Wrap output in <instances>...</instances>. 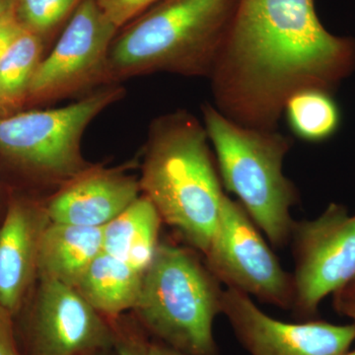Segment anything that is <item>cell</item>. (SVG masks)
Returning <instances> with one entry per match:
<instances>
[{
  "label": "cell",
  "instance_id": "1",
  "mask_svg": "<svg viewBox=\"0 0 355 355\" xmlns=\"http://www.w3.org/2000/svg\"><path fill=\"white\" fill-rule=\"evenodd\" d=\"M354 70L355 40L326 30L313 0H238L209 79L222 114L277 130L291 95L333 92Z\"/></svg>",
  "mask_w": 355,
  "mask_h": 355
},
{
  "label": "cell",
  "instance_id": "2",
  "mask_svg": "<svg viewBox=\"0 0 355 355\" xmlns=\"http://www.w3.org/2000/svg\"><path fill=\"white\" fill-rule=\"evenodd\" d=\"M139 181L141 195L162 221L205 256L224 196L205 125L187 111L156 118L149 127Z\"/></svg>",
  "mask_w": 355,
  "mask_h": 355
},
{
  "label": "cell",
  "instance_id": "3",
  "mask_svg": "<svg viewBox=\"0 0 355 355\" xmlns=\"http://www.w3.org/2000/svg\"><path fill=\"white\" fill-rule=\"evenodd\" d=\"M237 4L238 0H161L114 39L112 81L157 72L209 78Z\"/></svg>",
  "mask_w": 355,
  "mask_h": 355
},
{
  "label": "cell",
  "instance_id": "4",
  "mask_svg": "<svg viewBox=\"0 0 355 355\" xmlns=\"http://www.w3.org/2000/svg\"><path fill=\"white\" fill-rule=\"evenodd\" d=\"M202 112L222 184L239 198L273 247L286 246L294 223L291 209L298 200L284 173L291 141L277 130L239 125L211 105H203Z\"/></svg>",
  "mask_w": 355,
  "mask_h": 355
},
{
  "label": "cell",
  "instance_id": "5",
  "mask_svg": "<svg viewBox=\"0 0 355 355\" xmlns=\"http://www.w3.org/2000/svg\"><path fill=\"white\" fill-rule=\"evenodd\" d=\"M221 282L198 254L160 242L142 279L135 319L153 340L186 355H220L214 335Z\"/></svg>",
  "mask_w": 355,
  "mask_h": 355
},
{
  "label": "cell",
  "instance_id": "6",
  "mask_svg": "<svg viewBox=\"0 0 355 355\" xmlns=\"http://www.w3.org/2000/svg\"><path fill=\"white\" fill-rule=\"evenodd\" d=\"M125 96V88L112 84L60 108L0 116V154L64 184L91 166L81 153L86 128Z\"/></svg>",
  "mask_w": 355,
  "mask_h": 355
},
{
  "label": "cell",
  "instance_id": "7",
  "mask_svg": "<svg viewBox=\"0 0 355 355\" xmlns=\"http://www.w3.org/2000/svg\"><path fill=\"white\" fill-rule=\"evenodd\" d=\"M205 263L227 288L291 310L293 275L286 272L241 203L224 193Z\"/></svg>",
  "mask_w": 355,
  "mask_h": 355
},
{
  "label": "cell",
  "instance_id": "8",
  "mask_svg": "<svg viewBox=\"0 0 355 355\" xmlns=\"http://www.w3.org/2000/svg\"><path fill=\"white\" fill-rule=\"evenodd\" d=\"M116 29L95 0H83L33 76L28 103L43 104L112 85L110 49Z\"/></svg>",
  "mask_w": 355,
  "mask_h": 355
},
{
  "label": "cell",
  "instance_id": "9",
  "mask_svg": "<svg viewBox=\"0 0 355 355\" xmlns=\"http://www.w3.org/2000/svg\"><path fill=\"white\" fill-rule=\"evenodd\" d=\"M295 270L292 313L316 320L319 306L355 277V216L331 203L313 220L294 221L291 241Z\"/></svg>",
  "mask_w": 355,
  "mask_h": 355
},
{
  "label": "cell",
  "instance_id": "10",
  "mask_svg": "<svg viewBox=\"0 0 355 355\" xmlns=\"http://www.w3.org/2000/svg\"><path fill=\"white\" fill-rule=\"evenodd\" d=\"M111 321L73 288L39 279L27 324L29 355H85L114 347Z\"/></svg>",
  "mask_w": 355,
  "mask_h": 355
},
{
  "label": "cell",
  "instance_id": "11",
  "mask_svg": "<svg viewBox=\"0 0 355 355\" xmlns=\"http://www.w3.org/2000/svg\"><path fill=\"white\" fill-rule=\"evenodd\" d=\"M222 315L251 355H345L355 340L354 323H286L268 316L249 295L232 288L223 291Z\"/></svg>",
  "mask_w": 355,
  "mask_h": 355
},
{
  "label": "cell",
  "instance_id": "12",
  "mask_svg": "<svg viewBox=\"0 0 355 355\" xmlns=\"http://www.w3.org/2000/svg\"><path fill=\"white\" fill-rule=\"evenodd\" d=\"M140 193L139 180L123 169L91 165L62 184L44 209L51 222L103 228Z\"/></svg>",
  "mask_w": 355,
  "mask_h": 355
},
{
  "label": "cell",
  "instance_id": "13",
  "mask_svg": "<svg viewBox=\"0 0 355 355\" xmlns=\"http://www.w3.org/2000/svg\"><path fill=\"white\" fill-rule=\"evenodd\" d=\"M50 222L44 207L15 200L0 227V305L14 316L37 277L40 240Z\"/></svg>",
  "mask_w": 355,
  "mask_h": 355
},
{
  "label": "cell",
  "instance_id": "14",
  "mask_svg": "<svg viewBox=\"0 0 355 355\" xmlns=\"http://www.w3.org/2000/svg\"><path fill=\"white\" fill-rule=\"evenodd\" d=\"M103 252V228L50 222L40 240L37 277L71 287Z\"/></svg>",
  "mask_w": 355,
  "mask_h": 355
},
{
  "label": "cell",
  "instance_id": "15",
  "mask_svg": "<svg viewBox=\"0 0 355 355\" xmlns=\"http://www.w3.org/2000/svg\"><path fill=\"white\" fill-rule=\"evenodd\" d=\"M162 218L144 195L103 227V252L144 275L157 251Z\"/></svg>",
  "mask_w": 355,
  "mask_h": 355
},
{
  "label": "cell",
  "instance_id": "16",
  "mask_svg": "<svg viewBox=\"0 0 355 355\" xmlns=\"http://www.w3.org/2000/svg\"><path fill=\"white\" fill-rule=\"evenodd\" d=\"M144 275L111 254L101 252L86 268L74 289L109 320L135 310Z\"/></svg>",
  "mask_w": 355,
  "mask_h": 355
},
{
  "label": "cell",
  "instance_id": "17",
  "mask_svg": "<svg viewBox=\"0 0 355 355\" xmlns=\"http://www.w3.org/2000/svg\"><path fill=\"white\" fill-rule=\"evenodd\" d=\"M291 132L308 142L331 139L340 125V108L331 92L323 89H303L288 98L284 106Z\"/></svg>",
  "mask_w": 355,
  "mask_h": 355
},
{
  "label": "cell",
  "instance_id": "18",
  "mask_svg": "<svg viewBox=\"0 0 355 355\" xmlns=\"http://www.w3.org/2000/svg\"><path fill=\"white\" fill-rule=\"evenodd\" d=\"M44 39L25 31L0 60V109L8 114L27 102L37 67L43 60Z\"/></svg>",
  "mask_w": 355,
  "mask_h": 355
},
{
  "label": "cell",
  "instance_id": "19",
  "mask_svg": "<svg viewBox=\"0 0 355 355\" xmlns=\"http://www.w3.org/2000/svg\"><path fill=\"white\" fill-rule=\"evenodd\" d=\"M83 0H14V15L26 31L42 39L74 12Z\"/></svg>",
  "mask_w": 355,
  "mask_h": 355
},
{
  "label": "cell",
  "instance_id": "20",
  "mask_svg": "<svg viewBox=\"0 0 355 355\" xmlns=\"http://www.w3.org/2000/svg\"><path fill=\"white\" fill-rule=\"evenodd\" d=\"M110 321L114 329V349L116 355H149L150 340L135 318L121 315Z\"/></svg>",
  "mask_w": 355,
  "mask_h": 355
},
{
  "label": "cell",
  "instance_id": "21",
  "mask_svg": "<svg viewBox=\"0 0 355 355\" xmlns=\"http://www.w3.org/2000/svg\"><path fill=\"white\" fill-rule=\"evenodd\" d=\"M103 13L116 29L146 12L161 0H95Z\"/></svg>",
  "mask_w": 355,
  "mask_h": 355
},
{
  "label": "cell",
  "instance_id": "22",
  "mask_svg": "<svg viewBox=\"0 0 355 355\" xmlns=\"http://www.w3.org/2000/svg\"><path fill=\"white\" fill-rule=\"evenodd\" d=\"M14 315L0 305V355H21L16 340Z\"/></svg>",
  "mask_w": 355,
  "mask_h": 355
},
{
  "label": "cell",
  "instance_id": "23",
  "mask_svg": "<svg viewBox=\"0 0 355 355\" xmlns=\"http://www.w3.org/2000/svg\"><path fill=\"white\" fill-rule=\"evenodd\" d=\"M13 12L0 18V60L11 44L24 32Z\"/></svg>",
  "mask_w": 355,
  "mask_h": 355
},
{
  "label": "cell",
  "instance_id": "24",
  "mask_svg": "<svg viewBox=\"0 0 355 355\" xmlns=\"http://www.w3.org/2000/svg\"><path fill=\"white\" fill-rule=\"evenodd\" d=\"M333 302H345L355 304V277L347 286L333 294Z\"/></svg>",
  "mask_w": 355,
  "mask_h": 355
},
{
  "label": "cell",
  "instance_id": "25",
  "mask_svg": "<svg viewBox=\"0 0 355 355\" xmlns=\"http://www.w3.org/2000/svg\"><path fill=\"white\" fill-rule=\"evenodd\" d=\"M148 354L149 355H186L178 350L168 347L164 343L158 342V340H153L149 342L148 345Z\"/></svg>",
  "mask_w": 355,
  "mask_h": 355
},
{
  "label": "cell",
  "instance_id": "26",
  "mask_svg": "<svg viewBox=\"0 0 355 355\" xmlns=\"http://www.w3.org/2000/svg\"><path fill=\"white\" fill-rule=\"evenodd\" d=\"M334 308L338 314L349 318L352 323L355 324V304L345 302H333Z\"/></svg>",
  "mask_w": 355,
  "mask_h": 355
},
{
  "label": "cell",
  "instance_id": "27",
  "mask_svg": "<svg viewBox=\"0 0 355 355\" xmlns=\"http://www.w3.org/2000/svg\"><path fill=\"white\" fill-rule=\"evenodd\" d=\"M13 11L14 0H0V18Z\"/></svg>",
  "mask_w": 355,
  "mask_h": 355
},
{
  "label": "cell",
  "instance_id": "28",
  "mask_svg": "<svg viewBox=\"0 0 355 355\" xmlns=\"http://www.w3.org/2000/svg\"><path fill=\"white\" fill-rule=\"evenodd\" d=\"M85 355H116L114 352V347H110V349H103L95 350V352H90Z\"/></svg>",
  "mask_w": 355,
  "mask_h": 355
},
{
  "label": "cell",
  "instance_id": "29",
  "mask_svg": "<svg viewBox=\"0 0 355 355\" xmlns=\"http://www.w3.org/2000/svg\"><path fill=\"white\" fill-rule=\"evenodd\" d=\"M345 355H355V349L352 350V352H350V350H349V352H347V354H345Z\"/></svg>",
  "mask_w": 355,
  "mask_h": 355
},
{
  "label": "cell",
  "instance_id": "30",
  "mask_svg": "<svg viewBox=\"0 0 355 355\" xmlns=\"http://www.w3.org/2000/svg\"><path fill=\"white\" fill-rule=\"evenodd\" d=\"M3 114H4V112L2 111L1 109H0V116H3Z\"/></svg>",
  "mask_w": 355,
  "mask_h": 355
}]
</instances>
